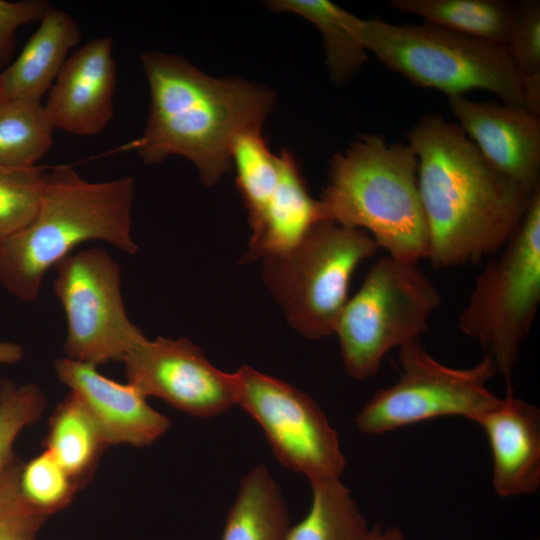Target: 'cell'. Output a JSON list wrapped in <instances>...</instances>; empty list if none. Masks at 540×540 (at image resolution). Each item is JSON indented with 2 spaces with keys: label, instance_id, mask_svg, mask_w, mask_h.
<instances>
[{
  "label": "cell",
  "instance_id": "83f0119b",
  "mask_svg": "<svg viewBox=\"0 0 540 540\" xmlns=\"http://www.w3.org/2000/svg\"><path fill=\"white\" fill-rule=\"evenodd\" d=\"M46 172L0 167V237L9 236L35 218L45 185Z\"/></svg>",
  "mask_w": 540,
  "mask_h": 540
},
{
  "label": "cell",
  "instance_id": "5b68a950",
  "mask_svg": "<svg viewBox=\"0 0 540 540\" xmlns=\"http://www.w3.org/2000/svg\"><path fill=\"white\" fill-rule=\"evenodd\" d=\"M351 26L367 52L416 85L449 97L486 90L523 107L522 78L503 44L430 23L395 25L352 14Z\"/></svg>",
  "mask_w": 540,
  "mask_h": 540
},
{
  "label": "cell",
  "instance_id": "9c48e42d",
  "mask_svg": "<svg viewBox=\"0 0 540 540\" xmlns=\"http://www.w3.org/2000/svg\"><path fill=\"white\" fill-rule=\"evenodd\" d=\"M398 363V381L377 391L358 413L361 433L377 435L444 416L476 422L501 400L487 386L497 374L487 355L472 367L454 368L436 360L419 340L399 348Z\"/></svg>",
  "mask_w": 540,
  "mask_h": 540
},
{
  "label": "cell",
  "instance_id": "ac0fdd59",
  "mask_svg": "<svg viewBox=\"0 0 540 540\" xmlns=\"http://www.w3.org/2000/svg\"><path fill=\"white\" fill-rule=\"evenodd\" d=\"M281 154L279 187L261 214L249 222L252 235L245 261L287 251L320 221L317 200L310 196L295 157L286 149Z\"/></svg>",
  "mask_w": 540,
  "mask_h": 540
},
{
  "label": "cell",
  "instance_id": "3957f363",
  "mask_svg": "<svg viewBox=\"0 0 540 540\" xmlns=\"http://www.w3.org/2000/svg\"><path fill=\"white\" fill-rule=\"evenodd\" d=\"M134 192L131 177L89 182L68 165L46 172L35 218L25 228L0 237L1 285L18 299L33 302L46 272L90 240L135 254Z\"/></svg>",
  "mask_w": 540,
  "mask_h": 540
},
{
  "label": "cell",
  "instance_id": "d6a6232c",
  "mask_svg": "<svg viewBox=\"0 0 540 540\" xmlns=\"http://www.w3.org/2000/svg\"><path fill=\"white\" fill-rule=\"evenodd\" d=\"M23 356L24 349L20 344L0 340V364H15Z\"/></svg>",
  "mask_w": 540,
  "mask_h": 540
},
{
  "label": "cell",
  "instance_id": "4dcf8cb0",
  "mask_svg": "<svg viewBox=\"0 0 540 540\" xmlns=\"http://www.w3.org/2000/svg\"><path fill=\"white\" fill-rule=\"evenodd\" d=\"M50 7L46 0H0V67L6 65L14 53L16 30L27 23L40 22Z\"/></svg>",
  "mask_w": 540,
  "mask_h": 540
},
{
  "label": "cell",
  "instance_id": "ba28073f",
  "mask_svg": "<svg viewBox=\"0 0 540 540\" xmlns=\"http://www.w3.org/2000/svg\"><path fill=\"white\" fill-rule=\"evenodd\" d=\"M417 264L386 254L348 298L334 334L352 378L363 381L375 376L389 351L419 341L427 331L441 296Z\"/></svg>",
  "mask_w": 540,
  "mask_h": 540
},
{
  "label": "cell",
  "instance_id": "6da1fadb",
  "mask_svg": "<svg viewBox=\"0 0 540 540\" xmlns=\"http://www.w3.org/2000/svg\"><path fill=\"white\" fill-rule=\"evenodd\" d=\"M408 137L418 159L427 259L444 269L500 251L535 192L492 165L459 125L441 115L423 116Z\"/></svg>",
  "mask_w": 540,
  "mask_h": 540
},
{
  "label": "cell",
  "instance_id": "ffe728a7",
  "mask_svg": "<svg viewBox=\"0 0 540 540\" xmlns=\"http://www.w3.org/2000/svg\"><path fill=\"white\" fill-rule=\"evenodd\" d=\"M43 447L82 489L92 479L109 446L84 403L69 391L48 420Z\"/></svg>",
  "mask_w": 540,
  "mask_h": 540
},
{
  "label": "cell",
  "instance_id": "7402d4cb",
  "mask_svg": "<svg viewBox=\"0 0 540 540\" xmlns=\"http://www.w3.org/2000/svg\"><path fill=\"white\" fill-rule=\"evenodd\" d=\"M267 5L275 12L298 14L321 32L326 65L332 81L342 84L367 61V51L351 26V13L327 0H274Z\"/></svg>",
  "mask_w": 540,
  "mask_h": 540
},
{
  "label": "cell",
  "instance_id": "d4e9b609",
  "mask_svg": "<svg viewBox=\"0 0 540 540\" xmlns=\"http://www.w3.org/2000/svg\"><path fill=\"white\" fill-rule=\"evenodd\" d=\"M262 130L239 135L233 143L231 161L236 168V185L248 212L256 219L276 193L283 173L282 154L271 152Z\"/></svg>",
  "mask_w": 540,
  "mask_h": 540
},
{
  "label": "cell",
  "instance_id": "f546056e",
  "mask_svg": "<svg viewBox=\"0 0 540 540\" xmlns=\"http://www.w3.org/2000/svg\"><path fill=\"white\" fill-rule=\"evenodd\" d=\"M505 47L521 77L540 73V2L538 0L513 4Z\"/></svg>",
  "mask_w": 540,
  "mask_h": 540
},
{
  "label": "cell",
  "instance_id": "9a60e30c",
  "mask_svg": "<svg viewBox=\"0 0 540 540\" xmlns=\"http://www.w3.org/2000/svg\"><path fill=\"white\" fill-rule=\"evenodd\" d=\"M54 370L84 403L108 446H150L169 430L170 420L131 384L116 382L96 366L69 358L55 360Z\"/></svg>",
  "mask_w": 540,
  "mask_h": 540
},
{
  "label": "cell",
  "instance_id": "4316f807",
  "mask_svg": "<svg viewBox=\"0 0 540 540\" xmlns=\"http://www.w3.org/2000/svg\"><path fill=\"white\" fill-rule=\"evenodd\" d=\"M20 486L28 501L48 517L66 508L81 489L45 449L23 462Z\"/></svg>",
  "mask_w": 540,
  "mask_h": 540
},
{
  "label": "cell",
  "instance_id": "30bf717a",
  "mask_svg": "<svg viewBox=\"0 0 540 540\" xmlns=\"http://www.w3.org/2000/svg\"><path fill=\"white\" fill-rule=\"evenodd\" d=\"M54 267L53 292L66 317V358L96 367L123 362L145 335L126 313L119 264L95 247L71 253Z\"/></svg>",
  "mask_w": 540,
  "mask_h": 540
},
{
  "label": "cell",
  "instance_id": "2e32d148",
  "mask_svg": "<svg viewBox=\"0 0 540 540\" xmlns=\"http://www.w3.org/2000/svg\"><path fill=\"white\" fill-rule=\"evenodd\" d=\"M476 423L491 448L497 495L508 498L536 492L540 486L539 409L513 392L506 393Z\"/></svg>",
  "mask_w": 540,
  "mask_h": 540
},
{
  "label": "cell",
  "instance_id": "603a6c76",
  "mask_svg": "<svg viewBox=\"0 0 540 540\" xmlns=\"http://www.w3.org/2000/svg\"><path fill=\"white\" fill-rule=\"evenodd\" d=\"M311 506L285 540H366L370 528L340 478L310 482Z\"/></svg>",
  "mask_w": 540,
  "mask_h": 540
},
{
  "label": "cell",
  "instance_id": "836d02e7",
  "mask_svg": "<svg viewBox=\"0 0 540 540\" xmlns=\"http://www.w3.org/2000/svg\"><path fill=\"white\" fill-rule=\"evenodd\" d=\"M366 540H404V535L397 527L377 524L370 528Z\"/></svg>",
  "mask_w": 540,
  "mask_h": 540
},
{
  "label": "cell",
  "instance_id": "d6986e66",
  "mask_svg": "<svg viewBox=\"0 0 540 540\" xmlns=\"http://www.w3.org/2000/svg\"><path fill=\"white\" fill-rule=\"evenodd\" d=\"M286 501L265 465L241 479L220 540H285L290 527Z\"/></svg>",
  "mask_w": 540,
  "mask_h": 540
},
{
  "label": "cell",
  "instance_id": "1f68e13d",
  "mask_svg": "<svg viewBox=\"0 0 540 540\" xmlns=\"http://www.w3.org/2000/svg\"><path fill=\"white\" fill-rule=\"evenodd\" d=\"M523 107L540 117V73L523 76Z\"/></svg>",
  "mask_w": 540,
  "mask_h": 540
},
{
  "label": "cell",
  "instance_id": "e575fe53",
  "mask_svg": "<svg viewBox=\"0 0 540 540\" xmlns=\"http://www.w3.org/2000/svg\"><path fill=\"white\" fill-rule=\"evenodd\" d=\"M8 100L9 98L6 93L3 80H2L1 71H0V109L6 104Z\"/></svg>",
  "mask_w": 540,
  "mask_h": 540
},
{
  "label": "cell",
  "instance_id": "8fae6325",
  "mask_svg": "<svg viewBox=\"0 0 540 540\" xmlns=\"http://www.w3.org/2000/svg\"><path fill=\"white\" fill-rule=\"evenodd\" d=\"M231 374L235 405L260 425L284 467L309 482L340 478L346 461L337 432L309 395L247 365Z\"/></svg>",
  "mask_w": 540,
  "mask_h": 540
},
{
  "label": "cell",
  "instance_id": "7c38bea8",
  "mask_svg": "<svg viewBox=\"0 0 540 540\" xmlns=\"http://www.w3.org/2000/svg\"><path fill=\"white\" fill-rule=\"evenodd\" d=\"M127 383L195 417H214L235 405L231 373L216 368L192 341L140 340L124 359Z\"/></svg>",
  "mask_w": 540,
  "mask_h": 540
},
{
  "label": "cell",
  "instance_id": "f1b7e54d",
  "mask_svg": "<svg viewBox=\"0 0 540 540\" xmlns=\"http://www.w3.org/2000/svg\"><path fill=\"white\" fill-rule=\"evenodd\" d=\"M17 458L0 473V540H37L48 516L34 507L20 486Z\"/></svg>",
  "mask_w": 540,
  "mask_h": 540
},
{
  "label": "cell",
  "instance_id": "8992f818",
  "mask_svg": "<svg viewBox=\"0 0 540 540\" xmlns=\"http://www.w3.org/2000/svg\"><path fill=\"white\" fill-rule=\"evenodd\" d=\"M500 251L476 277L458 328L482 346L511 393L520 347L540 304V190Z\"/></svg>",
  "mask_w": 540,
  "mask_h": 540
},
{
  "label": "cell",
  "instance_id": "e0dca14e",
  "mask_svg": "<svg viewBox=\"0 0 540 540\" xmlns=\"http://www.w3.org/2000/svg\"><path fill=\"white\" fill-rule=\"evenodd\" d=\"M80 40L76 20L51 6L17 59L1 71L8 98L41 102Z\"/></svg>",
  "mask_w": 540,
  "mask_h": 540
},
{
  "label": "cell",
  "instance_id": "52a82bcc",
  "mask_svg": "<svg viewBox=\"0 0 540 540\" xmlns=\"http://www.w3.org/2000/svg\"><path fill=\"white\" fill-rule=\"evenodd\" d=\"M378 249L367 232L320 220L292 248L263 258L262 278L288 323L321 339L335 333L354 271Z\"/></svg>",
  "mask_w": 540,
  "mask_h": 540
},
{
  "label": "cell",
  "instance_id": "44dd1931",
  "mask_svg": "<svg viewBox=\"0 0 540 540\" xmlns=\"http://www.w3.org/2000/svg\"><path fill=\"white\" fill-rule=\"evenodd\" d=\"M394 9L442 28L505 45L513 4L503 0H392Z\"/></svg>",
  "mask_w": 540,
  "mask_h": 540
},
{
  "label": "cell",
  "instance_id": "277c9868",
  "mask_svg": "<svg viewBox=\"0 0 540 540\" xmlns=\"http://www.w3.org/2000/svg\"><path fill=\"white\" fill-rule=\"evenodd\" d=\"M317 205L319 220L367 232L395 259L418 263L428 258L418 159L409 143L360 135L332 157Z\"/></svg>",
  "mask_w": 540,
  "mask_h": 540
},
{
  "label": "cell",
  "instance_id": "d590c367",
  "mask_svg": "<svg viewBox=\"0 0 540 540\" xmlns=\"http://www.w3.org/2000/svg\"><path fill=\"white\" fill-rule=\"evenodd\" d=\"M535 540H538V539H535Z\"/></svg>",
  "mask_w": 540,
  "mask_h": 540
},
{
  "label": "cell",
  "instance_id": "484cf974",
  "mask_svg": "<svg viewBox=\"0 0 540 540\" xmlns=\"http://www.w3.org/2000/svg\"><path fill=\"white\" fill-rule=\"evenodd\" d=\"M46 407V396L38 385L0 379V473L19 458L14 451L16 438L41 419Z\"/></svg>",
  "mask_w": 540,
  "mask_h": 540
},
{
  "label": "cell",
  "instance_id": "7a4b0ae2",
  "mask_svg": "<svg viewBox=\"0 0 540 540\" xmlns=\"http://www.w3.org/2000/svg\"><path fill=\"white\" fill-rule=\"evenodd\" d=\"M140 60L150 105L133 148L147 165L172 155L185 157L205 186L214 185L231 168L236 138L262 130L273 93L242 79L208 76L174 54L145 51Z\"/></svg>",
  "mask_w": 540,
  "mask_h": 540
},
{
  "label": "cell",
  "instance_id": "5bb4252c",
  "mask_svg": "<svg viewBox=\"0 0 540 540\" xmlns=\"http://www.w3.org/2000/svg\"><path fill=\"white\" fill-rule=\"evenodd\" d=\"M113 39L94 38L70 54L50 89L44 108L55 129L89 136L113 118L117 68Z\"/></svg>",
  "mask_w": 540,
  "mask_h": 540
},
{
  "label": "cell",
  "instance_id": "cb8c5ba5",
  "mask_svg": "<svg viewBox=\"0 0 540 540\" xmlns=\"http://www.w3.org/2000/svg\"><path fill=\"white\" fill-rule=\"evenodd\" d=\"M54 130L40 101L9 99L0 109V167H35L50 150Z\"/></svg>",
  "mask_w": 540,
  "mask_h": 540
},
{
  "label": "cell",
  "instance_id": "4fadbf2b",
  "mask_svg": "<svg viewBox=\"0 0 540 540\" xmlns=\"http://www.w3.org/2000/svg\"><path fill=\"white\" fill-rule=\"evenodd\" d=\"M459 127L497 169L531 193L540 189V117L522 106L451 96Z\"/></svg>",
  "mask_w": 540,
  "mask_h": 540
}]
</instances>
